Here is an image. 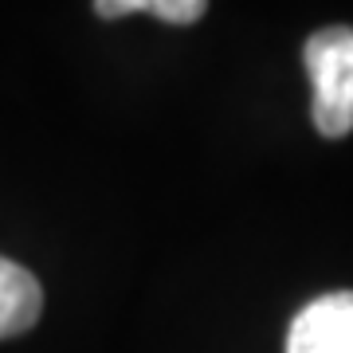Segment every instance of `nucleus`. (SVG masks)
Returning <instances> with one entry per match:
<instances>
[{
    "mask_svg": "<svg viewBox=\"0 0 353 353\" xmlns=\"http://www.w3.org/2000/svg\"><path fill=\"white\" fill-rule=\"evenodd\" d=\"M306 71L314 87V126L322 138L353 130V28H322L306 39Z\"/></svg>",
    "mask_w": 353,
    "mask_h": 353,
    "instance_id": "1",
    "label": "nucleus"
},
{
    "mask_svg": "<svg viewBox=\"0 0 353 353\" xmlns=\"http://www.w3.org/2000/svg\"><path fill=\"white\" fill-rule=\"evenodd\" d=\"M287 353H353V290H334L303 306L290 322Z\"/></svg>",
    "mask_w": 353,
    "mask_h": 353,
    "instance_id": "2",
    "label": "nucleus"
},
{
    "mask_svg": "<svg viewBox=\"0 0 353 353\" xmlns=\"http://www.w3.org/2000/svg\"><path fill=\"white\" fill-rule=\"evenodd\" d=\"M39 310H43V290L36 275L0 255V341L32 330Z\"/></svg>",
    "mask_w": 353,
    "mask_h": 353,
    "instance_id": "3",
    "label": "nucleus"
},
{
    "mask_svg": "<svg viewBox=\"0 0 353 353\" xmlns=\"http://www.w3.org/2000/svg\"><path fill=\"white\" fill-rule=\"evenodd\" d=\"M204 8H208V0H94V12L106 20H118L130 12H153L169 24H192L204 16Z\"/></svg>",
    "mask_w": 353,
    "mask_h": 353,
    "instance_id": "4",
    "label": "nucleus"
}]
</instances>
